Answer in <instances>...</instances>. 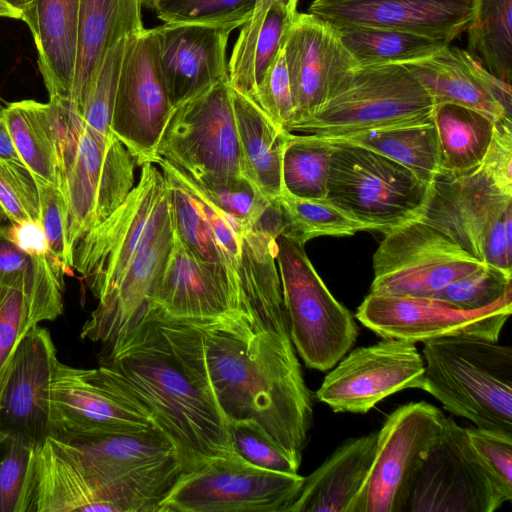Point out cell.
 Masks as SVG:
<instances>
[{"label":"cell","mask_w":512,"mask_h":512,"mask_svg":"<svg viewBox=\"0 0 512 512\" xmlns=\"http://www.w3.org/2000/svg\"><path fill=\"white\" fill-rule=\"evenodd\" d=\"M105 350L98 368L152 415L178 448L186 473L237 454L211 386L198 325L148 307Z\"/></svg>","instance_id":"obj_1"},{"label":"cell","mask_w":512,"mask_h":512,"mask_svg":"<svg viewBox=\"0 0 512 512\" xmlns=\"http://www.w3.org/2000/svg\"><path fill=\"white\" fill-rule=\"evenodd\" d=\"M207 371L228 424L270 441L299 469L313 421V400L289 336L245 321L203 323Z\"/></svg>","instance_id":"obj_2"},{"label":"cell","mask_w":512,"mask_h":512,"mask_svg":"<svg viewBox=\"0 0 512 512\" xmlns=\"http://www.w3.org/2000/svg\"><path fill=\"white\" fill-rule=\"evenodd\" d=\"M423 389L477 428L512 437V349L456 334L424 342Z\"/></svg>","instance_id":"obj_3"},{"label":"cell","mask_w":512,"mask_h":512,"mask_svg":"<svg viewBox=\"0 0 512 512\" xmlns=\"http://www.w3.org/2000/svg\"><path fill=\"white\" fill-rule=\"evenodd\" d=\"M58 148V188L68 214L69 244L107 219L134 187V159L116 138L93 131L69 99L51 97Z\"/></svg>","instance_id":"obj_4"},{"label":"cell","mask_w":512,"mask_h":512,"mask_svg":"<svg viewBox=\"0 0 512 512\" xmlns=\"http://www.w3.org/2000/svg\"><path fill=\"white\" fill-rule=\"evenodd\" d=\"M510 208L512 120L503 119L495 123L492 142L481 164L459 172L438 170L416 218L484 262V239Z\"/></svg>","instance_id":"obj_5"},{"label":"cell","mask_w":512,"mask_h":512,"mask_svg":"<svg viewBox=\"0 0 512 512\" xmlns=\"http://www.w3.org/2000/svg\"><path fill=\"white\" fill-rule=\"evenodd\" d=\"M58 440L78 454L119 512H158L186 473L178 448L157 425Z\"/></svg>","instance_id":"obj_6"},{"label":"cell","mask_w":512,"mask_h":512,"mask_svg":"<svg viewBox=\"0 0 512 512\" xmlns=\"http://www.w3.org/2000/svg\"><path fill=\"white\" fill-rule=\"evenodd\" d=\"M173 222L168 183L159 167L142 165L123 203L73 247V268L97 300L118 285L138 254Z\"/></svg>","instance_id":"obj_7"},{"label":"cell","mask_w":512,"mask_h":512,"mask_svg":"<svg viewBox=\"0 0 512 512\" xmlns=\"http://www.w3.org/2000/svg\"><path fill=\"white\" fill-rule=\"evenodd\" d=\"M434 107L430 94L405 65L356 67L344 76L320 109L292 132L333 138L428 123L433 121Z\"/></svg>","instance_id":"obj_8"},{"label":"cell","mask_w":512,"mask_h":512,"mask_svg":"<svg viewBox=\"0 0 512 512\" xmlns=\"http://www.w3.org/2000/svg\"><path fill=\"white\" fill-rule=\"evenodd\" d=\"M330 143L327 200L369 231L387 233L418 216L427 198L428 183L406 166L370 149Z\"/></svg>","instance_id":"obj_9"},{"label":"cell","mask_w":512,"mask_h":512,"mask_svg":"<svg viewBox=\"0 0 512 512\" xmlns=\"http://www.w3.org/2000/svg\"><path fill=\"white\" fill-rule=\"evenodd\" d=\"M276 263L292 344L305 365L328 371L353 347L359 329L352 313L326 287L304 245L276 238Z\"/></svg>","instance_id":"obj_10"},{"label":"cell","mask_w":512,"mask_h":512,"mask_svg":"<svg viewBox=\"0 0 512 512\" xmlns=\"http://www.w3.org/2000/svg\"><path fill=\"white\" fill-rule=\"evenodd\" d=\"M165 161L193 193L223 264L242 293L253 329L290 336L276 263V237L216 207L184 171Z\"/></svg>","instance_id":"obj_11"},{"label":"cell","mask_w":512,"mask_h":512,"mask_svg":"<svg viewBox=\"0 0 512 512\" xmlns=\"http://www.w3.org/2000/svg\"><path fill=\"white\" fill-rule=\"evenodd\" d=\"M304 477L267 470L238 453L184 473L158 512H288Z\"/></svg>","instance_id":"obj_12"},{"label":"cell","mask_w":512,"mask_h":512,"mask_svg":"<svg viewBox=\"0 0 512 512\" xmlns=\"http://www.w3.org/2000/svg\"><path fill=\"white\" fill-rule=\"evenodd\" d=\"M156 158L171 162L195 180L243 175L229 81L173 108L157 143Z\"/></svg>","instance_id":"obj_13"},{"label":"cell","mask_w":512,"mask_h":512,"mask_svg":"<svg viewBox=\"0 0 512 512\" xmlns=\"http://www.w3.org/2000/svg\"><path fill=\"white\" fill-rule=\"evenodd\" d=\"M445 421L441 410L424 401L390 413L378 431L371 468L350 512H405L415 478Z\"/></svg>","instance_id":"obj_14"},{"label":"cell","mask_w":512,"mask_h":512,"mask_svg":"<svg viewBox=\"0 0 512 512\" xmlns=\"http://www.w3.org/2000/svg\"><path fill=\"white\" fill-rule=\"evenodd\" d=\"M385 235L373 256L372 294L431 297L486 265L417 218Z\"/></svg>","instance_id":"obj_15"},{"label":"cell","mask_w":512,"mask_h":512,"mask_svg":"<svg viewBox=\"0 0 512 512\" xmlns=\"http://www.w3.org/2000/svg\"><path fill=\"white\" fill-rule=\"evenodd\" d=\"M504 503L466 428L446 417L415 478L405 512H493Z\"/></svg>","instance_id":"obj_16"},{"label":"cell","mask_w":512,"mask_h":512,"mask_svg":"<svg viewBox=\"0 0 512 512\" xmlns=\"http://www.w3.org/2000/svg\"><path fill=\"white\" fill-rule=\"evenodd\" d=\"M49 391L50 436L56 439L141 431L156 425L152 415L99 368H75L57 359Z\"/></svg>","instance_id":"obj_17"},{"label":"cell","mask_w":512,"mask_h":512,"mask_svg":"<svg viewBox=\"0 0 512 512\" xmlns=\"http://www.w3.org/2000/svg\"><path fill=\"white\" fill-rule=\"evenodd\" d=\"M153 29L131 36L119 76L110 129L137 165L151 162L172 113Z\"/></svg>","instance_id":"obj_18"},{"label":"cell","mask_w":512,"mask_h":512,"mask_svg":"<svg viewBox=\"0 0 512 512\" xmlns=\"http://www.w3.org/2000/svg\"><path fill=\"white\" fill-rule=\"evenodd\" d=\"M512 312V290L494 304L466 311L433 297L369 293L355 317L382 338L426 342L448 335L467 334L499 340Z\"/></svg>","instance_id":"obj_19"},{"label":"cell","mask_w":512,"mask_h":512,"mask_svg":"<svg viewBox=\"0 0 512 512\" xmlns=\"http://www.w3.org/2000/svg\"><path fill=\"white\" fill-rule=\"evenodd\" d=\"M424 370L415 343L383 338L349 351L325 376L316 398L337 413H367L390 395L423 389Z\"/></svg>","instance_id":"obj_20"},{"label":"cell","mask_w":512,"mask_h":512,"mask_svg":"<svg viewBox=\"0 0 512 512\" xmlns=\"http://www.w3.org/2000/svg\"><path fill=\"white\" fill-rule=\"evenodd\" d=\"M283 51L295 104L291 133L315 114L344 76L358 66L336 27L308 12H297L290 21Z\"/></svg>","instance_id":"obj_21"},{"label":"cell","mask_w":512,"mask_h":512,"mask_svg":"<svg viewBox=\"0 0 512 512\" xmlns=\"http://www.w3.org/2000/svg\"><path fill=\"white\" fill-rule=\"evenodd\" d=\"M308 13L335 26L392 29L451 43L470 23L473 0H314Z\"/></svg>","instance_id":"obj_22"},{"label":"cell","mask_w":512,"mask_h":512,"mask_svg":"<svg viewBox=\"0 0 512 512\" xmlns=\"http://www.w3.org/2000/svg\"><path fill=\"white\" fill-rule=\"evenodd\" d=\"M57 360L48 330L33 325L20 340L0 401V431L35 446L50 436V379Z\"/></svg>","instance_id":"obj_23"},{"label":"cell","mask_w":512,"mask_h":512,"mask_svg":"<svg viewBox=\"0 0 512 512\" xmlns=\"http://www.w3.org/2000/svg\"><path fill=\"white\" fill-rule=\"evenodd\" d=\"M159 64L173 107L229 81V28L170 24L152 28Z\"/></svg>","instance_id":"obj_24"},{"label":"cell","mask_w":512,"mask_h":512,"mask_svg":"<svg viewBox=\"0 0 512 512\" xmlns=\"http://www.w3.org/2000/svg\"><path fill=\"white\" fill-rule=\"evenodd\" d=\"M149 307L193 324L249 323L234 298L195 258L175 230L170 253L153 290Z\"/></svg>","instance_id":"obj_25"},{"label":"cell","mask_w":512,"mask_h":512,"mask_svg":"<svg viewBox=\"0 0 512 512\" xmlns=\"http://www.w3.org/2000/svg\"><path fill=\"white\" fill-rule=\"evenodd\" d=\"M174 219L134 259L128 270L82 326L80 336L107 347L130 331L150 305L157 280L174 240Z\"/></svg>","instance_id":"obj_26"},{"label":"cell","mask_w":512,"mask_h":512,"mask_svg":"<svg viewBox=\"0 0 512 512\" xmlns=\"http://www.w3.org/2000/svg\"><path fill=\"white\" fill-rule=\"evenodd\" d=\"M38 52L49 96L71 100L79 38V0H26L22 19Z\"/></svg>","instance_id":"obj_27"},{"label":"cell","mask_w":512,"mask_h":512,"mask_svg":"<svg viewBox=\"0 0 512 512\" xmlns=\"http://www.w3.org/2000/svg\"><path fill=\"white\" fill-rule=\"evenodd\" d=\"M378 432L350 438L309 476L288 512H350L371 468Z\"/></svg>","instance_id":"obj_28"},{"label":"cell","mask_w":512,"mask_h":512,"mask_svg":"<svg viewBox=\"0 0 512 512\" xmlns=\"http://www.w3.org/2000/svg\"><path fill=\"white\" fill-rule=\"evenodd\" d=\"M142 0H79L78 56L71 101L78 104L107 50L144 29Z\"/></svg>","instance_id":"obj_29"},{"label":"cell","mask_w":512,"mask_h":512,"mask_svg":"<svg viewBox=\"0 0 512 512\" xmlns=\"http://www.w3.org/2000/svg\"><path fill=\"white\" fill-rule=\"evenodd\" d=\"M477 64L478 59L469 51L449 44L435 55L405 66L435 105L452 103L481 112L495 122L511 120L485 87Z\"/></svg>","instance_id":"obj_30"},{"label":"cell","mask_w":512,"mask_h":512,"mask_svg":"<svg viewBox=\"0 0 512 512\" xmlns=\"http://www.w3.org/2000/svg\"><path fill=\"white\" fill-rule=\"evenodd\" d=\"M231 97L243 175L273 200L283 191L282 158L290 132L278 128L252 100L232 87Z\"/></svg>","instance_id":"obj_31"},{"label":"cell","mask_w":512,"mask_h":512,"mask_svg":"<svg viewBox=\"0 0 512 512\" xmlns=\"http://www.w3.org/2000/svg\"><path fill=\"white\" fill-rule=\"evenodd\" d=\"M0 285L19 287L29 304L31 325L55 320L63 312V283L48 254L24 247L0 226Z\"/></svg>","instance_id":"obj_32"},{"label":"cell","mask_w":512,"mask_h":512,"mask_svg":"<svg viewBox=\"0 0 512 512\" xmlns=\"http://www.w3.org/2000/svg\"><path fill=\"white\" fill-rule=\"evenodd\" d=\"M437 132L439 170L459 172L484 160L495 132V121L471 108L437 104L433 110Z\"/></svg>","instance_id":"obj_33"},{"label":"cell","mask_w":512,"mask_h":512,"mask_svg":"<svg viewBox=\"0 0 512 512\" xmlns=\"http://www.w3.org/2000/svg\"><path fill=\"white\" fill-rule=\"evenodd\" d=\"M2 112L14 147L35 177L58 186V148L52 103L22 100Z\"/></svg>","instance_id":"obj_34"},{"label":"cell","mask_w":512,"mask_h":512,"mask_svg":"<svg viewBox=\"0 0 512 512\" xmlns=\"http://www.w3.org/2000/svg\"><path fill=\"white\" fill-rule=\"evenodd\" d=\"M323 139L377 152L406 166L428 184L439 170L438 139L433 121L382 127Z\"/></svg>","instance_id":"obj_35"},{"label":"cell","mask_w":512,"mask_h":512,"mask_svg":"<svg viewBox=\"0 0 512 512\" xmlns=\"http://www.w3.org/2000/svg\"><path fill=\"white\" fill-rule=\"evenodd\" d=\"M335 27L358 67L406 65L429 58L451 44L392 29L363 25Z\"/></svg>","instance_id":"obj_36"},{"label":"cell","mask_w":512,"mask_h":512,"mask_svg":"<svg viewBox=\"0 0 512 512\" xmlns=\"http://www.w3.org/2000/svg\"><path fill=\"white\" fill-rule=\"evenodd\" d=\"M512 0H473L469 52L499 79L512 80Z\"/></svg>","instance_id":"obj_37"},{"label":"cell","mask_w":512,"mask_h":512,"mask_svg":"<svg viewBox=\"0 0 512 512\" xmlns=\"http://www.w3.org/2000/svg\"><path fill=\"white\" fill-rule=\"evenodd\" d=\"M274 200L285 221L282 234L303 245L319 236H351L369 231L366 225L326 198H301L283 191Z\"/></svg>","instance_id":"obj_38"},{"label":"cell","mask_w":512,"mask_h":512,"mask_svg":"<svg viewBox=\"0 0 512 512\" xmlns=\"http://www.w3.org/2000/svg\"><path fill=\"white\" fill-rule=\"evenodd\" d=\"M332 150L323 138L289 133L282 158L283 191L301 198H325Z\"/></svg>","instance_id":"obj_39"},{"label":"cell","mask_w":512,"mask_h":512,"mask_svg":"<svg viewBox=\"0 0 512 512\" xmlns=\"http://www.w3.org/2000/svg\"><path fill=\"white\" fill-rule=\"evenodd\" d=\"M130 37L118 40L107 50L81 100L74 105L83 121L106 140L115 137L110 129L112 112Z\"/></svg>","instance_id":"obj_40"},{"label":"cell","mask_w":512,"mask_h":512,"mask_svg":"<svg viewBox=\"0 0 512 512\" xmlns=\"http://www.w3.org/2000/svg\"><path fill=\"white\" fill-rule=\"evenodd\" d=\"M258 0H164L156 16L164 23L200 24L234 30L246 24Z\"/></svg>","instance_id":"obj_41"},{"label":"cell","mask_w":512,"mask_h":512,"mask_svg":"<svg viewBox=\"0 0 512 512\" xmlns=\"http://www.w3.org/2000/svg\"><path fill=\"white\" fill-rule=\"evenodd\" d=\"M35 445L0 431V512H26Z\"/></svg>","instance_id":"obj_42"},{"label":"cell","mask_w":512,"mask_h":512,"mask_svg":"<svg viewBox=\"0 0 512 512\" xmlns=\"http://www.w3.org/2000/svg\"><path fill=\"white\" fill-rule=\"evenodd\" d=\"M512 290V272L486 264L482 269L456 280L431 297L455 308L472 311L488 307Z\"/></svg>","instance_id":"obj_43"},{"label":"cell","mask_w":512,"mask_h":512,"mask_svg":"<svg viewBox=\"0 0 512 512\" xmlns=\"http://www.w3.org/2000/svg\"><path fill=\"white\" fill-rule=\"evenodd\" d=\"M0 211L15 225L39 227L36 177L24 164L1 158Z\"/></svg>","instance_id":"obj_44"},{"label":"cell","mask_w":512,"mask_h":512,"mask_svg":"<svg viewBox=\"0 0 512 512\" xmlns=\"http://www.w3.org/2000/svg\"><path fill=\"white\" fill-rule=\"evenodd\" d=\"M39 194V227L43 233L46 253L61 269L73 268V250L69 244V214L63 193L58 186L36 177Z\"/></svg>","instance_id":"obj_45"},{"label":"cell","mask_w":512,"mask_h":512,"mask_svg":"<svg viewBox=\"0 0 512 512\" xmlns=\"http://www.w3.org/2000/svg\"><path fill=\"white\" fill-rule=\"evenodd\" d=\"M31 327L29 304L22 289L0 285V401L17 346Z\"/></svg>","instance_id":"obj_46"},{"label":"cell","mask_w":512,"mask_h":512,"mask_svg":"<svg viewBox=\"0 0 512 512\" xmlns=\"http://www.w3.org/2000/svg\"><path fill=\"white\" fill-rule=\"evenodd\" d=\"M251 100L278 128L289 132L294 121L295 104L283 45L258 83Z\"/></svg>","instance_id":"obj_47"},{"label":"cell","mask_w":512,"mask_h":512,"mask_svg":"<svg viewBox=\"0 0 512 512\" xmlns=\"http://www.w3.org/2000/svg\"><path fill=\"white\" fill-rule=\"evenodd\" d=\"M468 439L495 487L506 501L512 500V437L466 427Z\"/></svg>","instance_id":"obj_48"},{"label":"cell","mask_w":512,"mask_h":512,"mask_svg":"<svg viewBox=\"0 0 512 512\" xmlns=\"http://www.w3.org/2000/svg\"><path fill=\"white\" fill-rule=\"evenodd\" d=\"M233 448L247 462L271 471L297 473L294 464L270 441L241 423L229 424Z\"/></svg>","instance_id":"obj_49"},{"label":"cell","mask_w":512,"mask_h":512,"mask_svg":"<svg viewBox=\"0 0 512 512\" xmlns=\"http://www.w3.org/2000/svg\"><path fill=\"white\" fill-rule=\"evenodd\" d=\"M292 18L272 0L258 33L254 49L253 66L256 87L282 48L284 35Z\"/></svg>","instance_id":"obj_50"},{"label":"cell","mask_w":512,"mask_h":512,"mask_svg":"<svg viewBox=\"0 0 512 512\" xmlns=\"http://www.w3.org/2000/svg\"><path fill=\"white\" fill-rule=\"evenodd\" d=\"M485 264L512 272V208L488 231L483 243Z\"/></svg>","instance_id":"obj_51"},{"label":"cell","mask_w":512,"mask_h":512,"mask_svg":"<svg viewBox=\"0 0 512 512\" xmlns=\"http://www.w3.org/2000/svg\"><path fill=\"white\" fill-rule=\"evenodd\" d=\"M0 158L24 164L14 147L2 109L0 110Z\"/></svg>","instance_id":"obj_52"},{"label":"cell","mask_w":512,"mask_h":512,"mask_svg":"<svg viewBox=\"0 0 512 512\" xmlns=\"http://www.w3.org/2000/svg\"><path fill=\"white\" fill-rule=\"evenodd\" d=\"M26 0H0V17L22 19Z\"/></svg>","instance_id":"obj_53"},{"label":"cell","mask_w":512,"mask_h":512,"mask_svg":"<svg viewBox=\"0 0 512 512\" xmlns=\"http://www.w3.org/2000/svg\"><path fill=\"white\" fill-rule=\"evenodd\" d=\"M279 4L291 17L297 13L298 0H274Z\"/></svg>","instance_id":"obj_54"},{"label":"cell","mask_w":512,"mask_h":512,"mask_svg":"<svg viewBox=\"0 0 512 512\" xmlns=\"http://www.w3.org/2000/svg\"><path fill=\"white\" fill-rule=\"evenodd\" d=\"M164 0H142L143 7L147 8L151 11H156L158 6L163 2Z\"/></svg>","instance_id":"obj_55"},{"label":"cell","mask_w":512,"mask_h":512,"mask_svg":"<svg viewBox=\"0 0 512 512\" xmlns=\"http://www.w3.org/2000/svg\"><path fill=\"white\" fill-rule=\"evenodd\" d=\"M3 107L0 106V110L2 109Z\"/></svg>","instance_id":"obj_56"}]
</instances>
